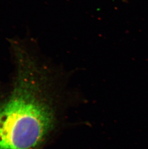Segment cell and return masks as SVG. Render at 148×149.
<instances>
[{"label":"cell","instance_id":"cell-1","mask_svg":"<svg viewBox=\"0 0 148 149\" xmlns=\"http://www.w3.org/2000/svg\"><path fill=\"white\" fill-rule=\"evenodd\" d=\"M55 123L48 100L33 90L17 89L0 103V149H36Z\"/></svg>","mask_w":148,"mask_h":149}]
</instances>
